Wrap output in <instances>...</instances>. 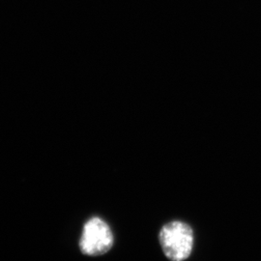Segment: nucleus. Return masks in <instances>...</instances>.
I'll use <instances>...</instances> for the list:
<instances>
[{"label":"nucleus","instance_id":"obj_1","mask_svg":"<svg viewBox=\"0 0 261 261\" xmlns=\"http://www.w3.org/2000/svg\"><path fill=\"white\" fill-rule=\"evenodd\" d=\"M159 241L168 260L185 261L193 252L195 234L190 224L182 221H171L162 226Z\"/></svg>","mask_w":261,"mask_h":261},{"label":"nucleus","instance_id":"obj_2","mask_svg":"<svg viewBox=\"0 0 261 261\" xmlns=\"http://www.w3.org/2000/svg\"><path fill=\"white\" fill-rule=\"evenodd\" d=\"M114 238L110 225L100 217H92L84 224L79 246L88 256H101L110 252Z\"/></svg>","mask_w":261,"mask_h":261}]
</instances>
